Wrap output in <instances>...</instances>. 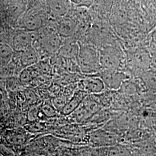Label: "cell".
Returning <instances> with one entry per match:
<instances>
[{"label": "cell", "mask_w": 156, "mask_h": 156, "mask_svg": "<svg viewBox=\"0 0 156 156\" xmlns=\"http://www.w3.org/2000/svg\"><path fill=\"white\" fill-rule=\"evenodd\" d=\"M23 69L31 67L40 61L39 56L33 46L21 52H15Z\"/></svg>", "instance_id": "cell-11"}, {"label": "cell", "mask_w": 156, "mask_h": 156, "mask_svg": "<svg viewBox=\"0 0 156 156\" xmlns=\"http://www.w3.org/2000/svg\"><path fill=\"white\" fill-rule=\"evenodd\" d=\"M94 1H71L72 4L74 5L75 7L80 8H90L92 5Z\"/></svg>", "instance_id": "cell-18"}, {"label": "cell", "mask_w": 156, "mask_h": 156, "mask_svg": "<svg viewBox=\"0 0 156 156\" xmlns=\"http://www.w3.org/2000/svg\"><path fill=\"white\" fill-rule=\"evenodd\" d=\"M69 100L68 98L63 95H58L52 99L51 104L57 112H61Z\"/></svg>", "instance_id": "cell-16"}, {"label": "cell", "mask_w": 156, "mask_h": 156, "mask_svg": "<svg viewBox=\"0 0 156 156\" xmlns=\"http://www.w3.org/2000/svg\"><path fill=\"white\" fill-rule=\"evenodd\" d=\"M87 95L80 90L75 91L60 113L64 116H69L80 105Z\"/></svg>", "instance_id": "cell-12"}, {"label": "cell", "mask_w": 156, "mask_h": 156, "mask_svg": "<svg viewBox=\"0 0 156 156\" xmlns=\"http://www.w3.org/2000/svg\"><path fill=\"white\" fill-rule=\"evenodd\" d=\"M142 79L145 86L151 90H156V72L147 70L142 75Z\"/></svg>", "instance_id": "cell-15"}, {"label": "cell", "mask_w": 156, "mask_h": 156, "mask_svg": "<svg viewBox=\"0 0 156 156\" xmlns=\"http://www.w3.org/2000/svg\"><path fill=\"white\" fill-rule=\"evenodd\" d=\"M79 44L76 64L80 71L85 75H97L101 69L98 49L87 44Z\"/></svg>", "instance_id": "cell-1"}, {"label": "cell", "mask_w": 156, "mask_h": 156, "mask_svg": "<svg viewBox=\"0 0 156 156\" xmlns=\"http://www.w3.org/2000/svg\"><path fill=\"white\" fill-rule=\"evenodd\" d=\"M46 6L49 18L57 21L67 16L72 8V3L68 1H47Z\"/></svg>", "instance_id": "cell-6"}, {"label": "cell", "mask_w": 156, "mask_h": 156, "mask_svg": "<svg viewBox=\"0 0 156 156\" xmlns=\"http://www.w3.org/2000/svg\"><path fill=\"white\" fill-rule=\"evenodd\" d=\"M33 42L32 32L16 29L12 40V49L15 52H21L32 46Z\"/></svg>", "instance_id": "cell-10"}, {"label": "cell", "mask_w": 156, "mask_h": 156, "mask_svg": "<svg viewBox=\"0 0 156 156\" xmlns=\"http://www.w3.org/2000/svg\"><path fill=\"white\" fill-rule=\"evenodd\" d=\"M41 111L45 117H54L56 115L57 111L54 108L52 104H45L41 108Z\"/></svg>", "instance_id": "cell-17"}, {"label": "cell", "mask_w": 156, "mask_h": 156, "mask_svg": "<svg viewBox=\"0 0 156 156\" xmlns=\"http://www.w3.org/2000/svg\"><path fill=\"white\" fill-rule=\"evenodd\" d=\"M98 50L101 69L123 71L126 64V56L119 45H107Z\"/></svg>", "instance_id": "cell-2"}, {"label": "cell", "mask_w": 156, "mask_h": 156, "mask_svg": "<svg viewBox=\"0 0 156 156\" xmlns=\"http://www.w3.org/2000/svg\"><path fill=\"white\" fill-rule=\"evenodd\" d=\"M16 30V29L7 24L0 23V44L9 45L11 46L12 40Z\"/></svg>", "instance_id": "cell-13"}, {"label": "cell", "mask_w": 156, "mask_h": 156, "mask_svg": "<svg viewBox=\"0 0 156 156\" xmlns=\"http://www.w3.org/2000/svg\"><path fill=\"white\" fill-rule=\"evenodd\" d=\"M126 64L135 70L145 72L152 65L150 54L144 49H136L127 53Z\"/></svg>", "instance_id": "cell-4"}, {"label": "cell", "mask_w": 156, "mask_h": 156, "mask_svg": "<svg viewBox=\"0 0 156 156\" xmlns=\"http://www.w3.org/2000/svg\"><path fill=\"white\" fill-rule=\"evenodd\" d=\"M90 141L94 147H109L117 145V136L110 131L98 129L91 134Z\"/></svg>", "instance_id": "cell-9"}, {"label": "cell", "mask_w": 156, "mask_h": 156, "mask_svg": "<svg viewBox=\"0 0 156 156\" xmlns=\"http://www.w3.org/2000/svg\"><path fill=\"white\" fill-rule=\"evenodd\" d=\"M151 42L156 46V29L151 34Z\"/></svg>", "instance_id": "cell-20"}, {"label": "cell", "mask_w": 156, "mask_h": 156, "mask_svg": "<svg viewBox=\"0 0 156 156\" xmlns=\"http://www.w3.org/2000/svg\"><path fill=\"white\" fill-rule=\"evenodd\" d=\"M79 48V41L75 38H62V45L57 54L63 59L76 62Z\"/></svg>", "instance_id": "cell-8"}, {"label": "cell", "mask_w": 156, "mask_h": 156, "mask_svg": "<svg viewBox=\"0 0 156 156\" xmlns=\"http://www.w3.org/2000/svg\"><path fill=\"white\" fill-rule=\"evenodd\" d=\"M40 109H38L37 108H33L31 109L28 113V119L30 121H34L36 120L39 116Z\"/></svg>", "instance_id": "cell-19"}, {"label": "cell", "mask_w": 156, "mask_h": 156, "mask_svg": "<svg viewBox=\"0 0 156 156\" xmlns=\"http://www.w3.org/2000/svg\"><path fill=\"white\" fill-rule=\"evenodd\" d=\"M14 53L9 45L0 44V68L8 66L11 61Z\"/></svg>", "instance_id": "cell-14"}, {"label": "cell", "mask_w": 156, "mask_h": 156, "mask_svg": "<svg viewBox=\"0 0 156 156\" xmlns=\"http://www.w3.org/2000/svg\"><path fill=\"white\" fill-rule=\"evenodd\" d=\"M78 87L88 95H98L106 88L102 79L97 75H85L79 82Z\"/></svg>", "instance_id": "cell-7"}, {"label": "cell", "mask_w": 156, "mask_h": 156, "mask_svg": "<svg viewBox=\"0 0 156 156\" xmlns=\"http://www.w3.org/2000/svg\"><path fill=\"white\" fill-rule=\"evenodd\" d=\"M97 75L102 79L105 87L112 91L119 90L129 78L128 75L122 71L101 69Z\"/></svg>", "instance_id": "cell-5"}, {"label": "cell", "mask_w": 156, "mask_h": 156, "mask_svg": "<svg viewBox=\"0 0 156 156\" xmlns=\"http://www.w3.org/2000/svg\"><path fill=\"white\" fill-rule=\"evenodd\" d=\"M49 19H50L46 11H38L27 9L18 19L16 28L34 32L42 28Z\"/></svg>", "instance_id": "cell-3"}]
</instances>
